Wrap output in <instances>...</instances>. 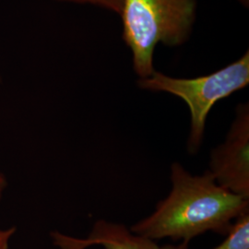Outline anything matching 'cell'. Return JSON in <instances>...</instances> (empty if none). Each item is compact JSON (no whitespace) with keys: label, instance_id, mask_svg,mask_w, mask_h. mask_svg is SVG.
I'll use <instances>...</instances> for the list:
<instances>
[{"label":"cell","instance_id":"8992f818","mask_svg":"<svg viewBox=\"0 0 249 249\" xmlns=\"http://www.w3.org/2000/svg\"><path fill=\"white\" fill-rule=\"evenodd\" d=\"M226 234L225 240L213 249H249V213L238 217Z\"/></svg>","mask_w":249,"mask_h":249},{"label":"cell","instance_id":"7a4b0ae2","mask_svg":"<svg viewBox=\"0 0 249 249\" xmlns=\"http://www.w3.org/2000/svg\"><path fill=\"white\" fill-rule=\"evenodd\" d=\"M197 0H124L120 16L123 40L132 53L134 71L140 79L156 71L153 53L161 45L186 44L196 21Z\"/></svg>","mask_w":249,"mask_h":249},{"label":"cell","instance_id":"ba28073f","mask_svg":"<svg viewBox=\"0 0 249 249\" xmlns=\"http://www.w3.org/2000/svg\"><path fill=\"white\" fill-rule=\"evenodd\" d=\"M16 231L17 228L15 226L4 229L0 228V249H10V242Z\"/></svg>","mask_w":249,"mask_h":249},{"label":"cell","instance_id":"277c9868","mask_svg":"<svg viewBox=\"0 0 249 249\" xmlns=\"http://www.w3.org/2000/svg\"><path fill=\"white\" fill-rule=\"evenodd\" d=\"M215 181L249 199V107L241 104L225 142L214 149L210 170Z\"/></svg>","mask_w":249,"mask_h":249},{"label":"cell","instance_id":"5b68a950","mask_svg":"<svg viewBox=\"0 0 249 249\" xmlns=\"http://www.w3.org/2000/svg\"><path fill=\"white\" fill-rule=\"evenodd\" d=\"M53 245L60 249H86L101 246L105 249H187L182 242L178 246H159L154 240L133 233L123 224L98 221L86 238H77L59 231H52Z\"/></svg>","mask_w":249,"mask_h":249},{"label":"cell","instance_id":"3957f363","mask_svg":"<svg viewBox=\"0 0 249 249\" xmlns=\"http://www.w3.org/2000/svg\"><path fill=\"white\" fill-rule=\"evenodd\" d=\"M249 83V51L235 62L210 75L178 79L155 71L151 77L138 81L142 89L168 92L186 102L191 115L188 150L193 153L202 142L206 119L214 105L245 88Z\"/></svg>","mask_w":249,"mask_h":249},{"label":"cell","instance_id":"30bf717a","mask_svg":"<svg viewBox=\"0 0 249 249\" xmlns=\"http://www.w3.org/2000/svg\"><path fill=\"white\" fill-rule=\"evenodd\" d=\"M245 8H249V0H238Z\"/></svg>","mask_w":249,"mask_h":249},{"label":"cell","instance_id":"6da1fadb","mask_svg":"<svg viewBox=\"0 0 249 249\" xmlns=\"http://www.w3.org/2000/svg\"><path fill=\"white\" fill-rule=\"evenodd\" d=\"M173 187L149 217L130 231L152 240L165 237L188 244L205 231L226 234L233 222L249 213V199L221 187L212 174L191 176L175 162L171 166Z\"/></svg>","mask_w":249,"mask_h":249},{"label":"cell","instance_id":"52a82bcc","mask_svg":"<svg viewBox=\"0 0 249 249\" xmlns=\"http://www.w3.org/2000/svg\"><path fill=\"white\" fill-rule=\"evenodd\" d=\"M58 1L92 5L98 8L115 12L118 15H120L123 9V4H124V0H58Z\"/></svg>","mask_w":249,"mask_h":249},{"label":"cell","instance_id":"9c48e42d","mask_svg":"<svg viewBox=\"0 0 249 249\" xmlns=\"http://www.w3.org/2000/svg\"><path fill=\"white\" fill-rule=\"evenodd\" d=\"M7 187H8V179L3 173L0 172V200L2 199Z\"/></svg>","mask_w":249,"mask_h":249}]
</instances>
